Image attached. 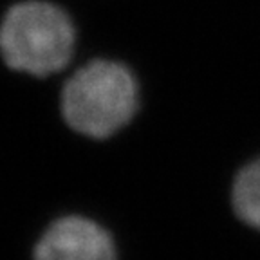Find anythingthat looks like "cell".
<instances>
[{
    "label": "cell",
    "instance_id": "1",
    "mask_svg": "<svg viewBox=\"0 0 260 260\" xmlns=\"http://www.w3.org/2000/svg\"><path fill=\"white\" fill-rule=\"evenodd\" d=\"M138 109L134 74L118 61L96 60L80 69L63 89L61 110L71 126L89 138H109Z\"/></svg>",
    "mask_w": 260,
    "mask_h": 260
},
{
    "label": "cell",
    "instance_id": "2",
    "mask_svg": "<svg viewBox=\"0 0 260 260\" xmlns=\"http://www.w3.org/2000/svg\"><path fill=\"white\" fill-rule=\"evenodd\" d=\"M73 47V22L49 2L13 6L0 25V53L11 69L47 76L63 69Z\"/></svg>",
    "mask_w": 260,
    "mask_h": 260
},
{
    "label": "cell",
    "instance_id": "3",
    "mask_svg": "<svg viewBox=\"0 0 260 260\" xmlns=\"http://www.w3.org/2000/svg\"><path fill=\"white\" fill-rule=\"evenodd\" d=\"M35 260H118V255L107 230L85 217L69 215L45 230Z\"/></svg>",
    "mask_w": 260,
    "mask_h": 260
},
{
    "label": "cell",
    "instance_id": "4",
    "mask_svg": "<svg viewBox=\"0 0 260 260\" xmlns=\"http://www.w3.org/2000/svg\"><path fill=\"white\" fill-rule=\"evenodd\" d=\"M233 206L244 222L260 230V159L237 175L233 184Z\"/></svg>",
    "mask_w": 260,
    "mask_h": 260
}]
</instances>
